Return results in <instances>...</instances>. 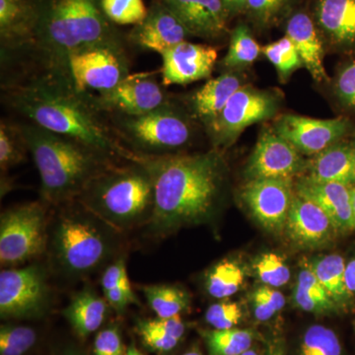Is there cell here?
<instances>
[{"label": "cell", "mask_w": 355, "mask_h": 355, "mask_svg": "<svg viewBox=\"0 0 355 355\" xmlns=\"http://www.w3.org/2000/svg\"><path fill=\"white\" fill-rule=\"evenodd\" d=\"M6 101L27 121L90 147L116 162H139L123 146L92 102V94L79 92L71 77L43 70L21 83L8 86Z\"/></svg>", "instance_id": "obj_1"}, {"label": "cell", "mask_w": 355, "mask_h": 355, "mask_svg": "<svg viewBox=\"0 0 355 355\" xmlns=\"http://www.w3.org/2000/svg\"><path fill=\"white\" fill-rule=\"evenodd\" d=\"M153 178L154 209L148 222L153 236L207 220L216 209L225 179L220 150L141 157Z\"/></svg>", "instance_id": "obj_2"}, {"label": "cell", "mask_w": 355, "mask_h": 355, "mask_svg": "<svg viewBox=\"0 0 355 355\" xmlns=\"http://www.w3.org/2000/svg\"><path fill=\"white\" fill-rule=\"evenodd\" d=\"M36 4L31 42L21 53L33 55L43 70L70 76L71 51L120 36L101 0H36Z\"/></svg>", "instance_id": "obj_3"}, {"label": "cell", "mask_w": 355, "mask_h": 355, "mask_svg": "<svg viewBox=\"0 0 355 355\" xmlns=\"http://www.w3.org/2000/svg\"><path fill=\"white\" fill-rule=\"evenodd\" d=\"M41 179L44 202L60 205L79 197L114 161L90 147L27 123H20Z\"/></svg>", "instance_id": "obj_4"}, {"label": "cell", "mask_w": 355, "mask_h": 355, "mask_svg": "<svg viewBox=\"0 0 355 355\" xmlns=\"http://www.w3.org/2000/svg\"><path fill=\"white\" fill-rule=\"evenodd\" d=\"M76 200L112 229L130 230L150 221L153 178L140 161L114 165L95 177Z\"/></svg>", "instance_id": "obj_5"}, {"label": "cell", "mask_w": 355, "mask_h": 355, "mask_svg": "<svg viewBox=\"0 0 355 355\" xmlns=\"http://www.w3.org/2000/svg\"><path fill=\"white\" fill-rule=\"evenodd\" d=\"M108 116L110 125L118 139L141 157L177 154L193 139L190 116L171 101L144 114Z\"/></svg>", "instance_id": "obj_6"}, {"label": "cell", "mask_w": 355, "mask_h": 355, "mask_svg": "<svg viewBox=\"0 0 355 355\" xmlns=\"http://www.w3.org/2000/svg\"><path fill=\"white\" fill-rule=\"evenodd\" d=\"M99 221L85 209L84 214L65 212L58 218L51 247L58 266L67 275L92 272L113 253V238L106 230L108 225Z\"/></svg>", "instance_id": "obj_7"}, {"label": "cell", "mask_w": 355, "mask_h": 355, "mask_svg": "<svg viewBox=\"0 0 355 355\" xmlns=\"http://www.w3.org/2000/svg\"><path fill=\"white\" fill-rule=\"evenodd\" d=\"M69 69L79 92L101 94L127 78L130 60L120 36L71 51Z\"/></svg>", "instance_id": "obj_8"}, {"label": "cell", "mask_w": 355, "mask_h": 355, "mask_svg": "<svg viewBox=\"0 0 355 355\" xmlns=\"http://www.w3.org/2000/svg\"><path fill=\"white\" fill-rule=\"evenodd\" d=\"M43 203L30 202L4 211L0 218V263L16 266L43 254L48 245Z\"/></svg>", "instance_id": "obj_9"}, {"label": "cell", "mask_w": 355, "mask_h": 355, "mask_svg": "<svg viewBox=\"0 0 355 355\" xmlns=\"http://www.w3.org/2000/svg\"><path fill=\"white\" fill-rule=\"evenodd\" d=\"M279 106L275 92L243 86L205 127L214 148L222 151L233 146L247 128L275 118Z\"/></svg>", "instance_id": "obj_10"}, {"label": "cell", "mask_w": 355, "mask_h": 355, "mask_svg": "<svg viewBox=\"0 0 355 355\" xmlns=\"http://www.w3.org/2000/svg\"><path fill=\"white\" fill-rule=\"evenodd\" d=\"M48 284L43 268L29 266L0 273V315L11 319L41 317L49 304Z\"/></svg>", "instance_id": "obj_11"}, {"label": "cell", "mask_w": 355, "mask_h": 355, "mask_svg": "<svg viewBox=\"0 0 355 355\" xmlns=\"http://www.w3.org/2000/svg\"><path fill=\"white\" fill-rule=\"evenodd\" d=\"M273 130L303 156L317 155L324 149L355 135L349 118L317 120L299 114H287L275 121Z\"/></svg>", "instance_id": "obj_12"}, {"label": "cell", "mask_w": 355, "mask_h": 355, "mask_svg": "<svg viewBox=\"0 0 355 355\" xmlns=\"http://www.w3.org/2000/svg\"><path fill=\"white\" fill-rule=\"evenodd\" d=\"M92 102L106 116H137L164 106L170 99L153 73H130L108 92L92 94Z\"/></svg>", "instance_id": "obj_13"}, {"label": "cell", "mask_w": 355, "mask_h": 355, "mask_svg": "<svg viewBox=\"0 0 355 355\" xmlns=\"http://www.w3.org/2000/svg\"><path fill=\"white\" fill-rule=\"evenodd\" d=\"M294 196L293 180L280 178L248 180L240 193L254 218L272 233L284 231Z\"/></svg>", "instance_id": "obj_14"}, {"label": "cell", "mask_w": 355, "mask_h": 355, "mask_svg": "<svg viewBox=\"0 0 355 355\" xmlns=\"http://www.w3.org/2000/svg\"><path fill=\"white\" fill-rule=\"evenodd\" d=\"M307 160L273 128L261 132L246 167L248 180L263 178L291 179L304 174Z\"/></svg>", "instance_id": "obj_15"}, {"label": "cell", "mask_w": 355, "mask_h": 355, "mask_svg": "<svg viewBox=\"0 0 355 355\" xmlns=\"http://www.w3.org/2000/svg\"><path fill=\"white\" fill-rule=\"evenodd\" d=\"M308 12L326 49L355 57V0H310Z\"/></svg>", "instance_id": "obj_16"}, {"label": "cell", "mask_w": 355, "mask_h": 355, "mask_svg": "<svg viewBox=\"0 0 355 355\" xmlns=\"http://www.w3.org/2000/svg\"><path fill=\"white\" fill-rule=\"evenodd\" d=\"M191 36L176 14L162 0H156L149 7L144 21L133 26L128 40L140 50L155 51L162 55Z\"/></svg>", "instance_id": "obj_17"}, {"label": "cell", "mask_w": 355, "mask_h": 355, "mask_svg": "<svg viewBox=\"0 0 355 355\" xmlns=\"http://www.w3.org/2000/svg\"><path fill=\"white\" fill-rule=\"evenodd\" d=\"M162 85H187L210 77L218 51L209 44L184 41L162 55Z\"/></svg>", "instance_id": "obj_18"}, {"label": "cell", "mask_w": 355, "mask_h": 355, "mask_svg": "<svg viewBox=\"0 0 355 355\" xmlns=\"http://www.w3.org/2000/svg\"><path fill=\"white\" fill-rule=\"evenodd\" d=\"M284 232L295 246L311 250L329 246L340 234L330 216L319 205L296 193Z\"/></svg>", "instance_id": "obj_19"}, {"label": "cell", "mask_w": 355, "mask_h": 355, "mask_svg": "<svg viewBox=\"0 0 355 355\" xmlns=\"http://www.w3.org/2000/svg\"><path fill=\"white\" fill-rule=\"evenodd\" d=\"M352 187L340 183H318L300 177L294 183L296 195L316 203L330 216L340 234L355 230Z\"/></svg>", "instance_id": "obj_20"}, {"label": "cell", "mask_w": 355, "mask_h": 355, "mask_svg": "<svg viewBox=\"0 0 355 355\" xmlns=\"http://www.w3.org/2000/svg\"><path fill=\"white\" fill-rule=\"evenodd\" d=\"M191 36L217 40L228 32L230 16L221 0H162Z\"/></svg>", "instance_id": "obj_21"}, {"label": "cell", "mask_w": 355, "mask_h": 355, "mask_svg": "<svg viewBox=\"0 0 355 355\" xmlns=\"http://www.w3.org/2000/svg\"><path fill=\"white\" fill-rule=\"evenodd\" d=\"M286 35L295 46L303 65L317 83L330 81L324 65L323 39L308 10L296 9L286 21Z\"/></svg>", "instance_id": "obj_22"}, {"label": "cell", "mask_w": 355, "mask_h": 355, "mask_svg": "<svg viewBox=\"0 0 355 355\" xmlns=\"http://www.w3.org/2000/svg\"><path fill=\"white\" fill-rule=\"evenodd\" d=\"M36 13V0H0L2 60L22 53L29 46Z\"/></svg>", "instance_id": "obj_23"}, {"label": "cell", "mask_w": 355, "mask_h": 355, "mask_svg": "<svg viewBox=\"0 0 355 355\" xmlns=\"http://www.w3.org/2000/svg\"><path fill=\"white\" fill-rule=\"evenodd\" d=\"M304 177L318 183L355 184V160L352 139L340 140L308 159Z\"/></svg>", "instance_id": "obj_24"}, {"label": "cell", "mask_w": 355, "mask_h": 355, "mask_svg": "<svg viewBox=\"0 0 355 355\" xmlns=\"http://www.w3.org/2000/svg\"><path fill=\"white\" fill-rule=\"evenodd\" d=\"M244 78L238 71H225L209 79L191 97V118L205 127L214 120L233 95L243 87Z\"/></svg>", "instance_id": "obj_25"}, {"label": "cell", "mask_w": 355, "mask_h": 355, "mask_svg": "<svg viewBox=\"0 0 355 355\" xmlns=\"http://www.w3.org/2000/svg\"><path fill=\"white\" fill-rule=\"evenodd\" d=\"M108 306V302L94 291L86 289L72 298L64 315L76 335L84 340L102 326Z\"/></svg>", "instance_id": "obj_26"}, {"label": "cell", "mask_w": 355, "mask_h": 355, "mask_svg": "<svg viewBox=\"0 0 355 355\" xmlns=\"http://www.w3.org/2000/svg\"><path fill=\"white\" fill-rule=\"evenodd\" d=\"M308 263L340 310L345 312L352 309L354 307V295L350 293L345 284L347 263L345 259L340 254H327L317 257Z\"/></svg>", "instance_id": "obj_27"}, {"label": "cell", "mask_w": 355, "mask_h": 355, "mask_svg": "<svg viewBox=\"0 0 355 355\" xmlns=\"http://www.w3.org/2000/svg\"><path fill=\"white\" fill-rule=\"evenodd\" d=\"M293 302L301 310L314 314L330 315L340 312L308 263H305L299 272L297 284L293 291Z\"/></svg>", "instance_id": "obj_28"}, {"label": "cell", "mask_w": 355, "mask_h": 355, "mask_svg": "<svg viewBox=\"0 0 355 355\" xmlns=\"http://www.w3.org/2000/svg\"><path fill=\"white\" fill-rule=\"evenodd\" d=\"M137 330L146 347L158 354H167L177 347L186 328L180 316L157 317V319L139 321Z\"/></svg>", "instance_id": "obj_29"}, {"label": "cell", "mask_w": 355, "mask_h": 355, "mask_svg": "<svg viewBox=\"0 0 355 355\" xmlns=\"http://www.w3.org/2000/svg\"><path fill=\"white\" fill-rule=\"evenodd\" d=\"M261 49L249 26L239 24L231 32L230 43L221 65L226 71H238L253 64L260 58Z\"/></svg>", "instance_id": "obj_30"}, {"label": "cell", "mask_w": 355, "mask_h": 355, "mask_svg": "<svg viewBox=\"0 0 355 355\" xmlns=\"http://www.w3.org/2000/svg\"><path fill=\"white\" fill-rule=\"evenodd\" d=\"M301 0H249L248 20L261 31L277 27L297 9Z\"/></svg>", "instance_id": "obj_31"}, {"label": "cell", "mask_w": 355, "mask_h": 355, "mask_svg": "<svg viewBox=\"0 0 355 355\" xmlns=\"http://www.w3.org/2000/svg\"><path fill=\"white\" fill-rule=\"evenodd\" d=\"M142 291L147 302L158 318L180 316L190 305L188 294L176 286L164 284L147 286Z\"/></svg>", "instance_id": "obj_32"}, {"label": "cell", "mask_w": 355, "mask_h": 355, "mask_svg": "<svg viewBox=\"0 0 355 355\" xmlns=\"http://www.w3.org/2000/svg\"><path fill=\"white\" fill-rule=\"evenodd\" d=\"M29 153L20 123L1 120L0 123V168L1 172L24 162Z\"/></svg>", "instance_id": "obj_33"}, {"label": "cell", "mask_w": 355, "mask_h": 355, "mask_svg": "<svg viewBox=\"0 0 355 355\" xmlns=\"http://www.w3.org/2000/svg\"><path fill=\"white\" fill-rule=\"evenodd\" d=\"M244 279V272L236 261H222L207 275V292L216 299L229 298L241 288Z\"/></svg>", "instance_id": "obj_34"}, {"label": "cell", "mask_w": 355, "mask_h": 355, "mask_svg": "<svg viewBox=\"0 0 355 355\" xmlns=\"http://www.w3.org/2000/svg\"><path fill=\"white\" fill-rule=\"evenodd\" d=\"M209 355H240L251 349L253 331L241 329L207 331L203 333Z\"/></svg>", "instance_id": "obj_35"}, {"label": "cell", "mask_w": 355, "mask_h": 355, "mask_svg": "<svg viewBox=\"0 0 355 355\" xmlns=\"http://www.w3.org/2000/svg\"><path fill=\"white\" fill-rule=\"evenodd\" d=\"M261 53L275 67L282 83H286L296 70L304 67L295 46L286 35L263 46Z\"/></svg>", "instance_id": "obj_36"}, {"label": "cell", "mask_w": 355, "mask_h": 355, "mask_svg": "<svg viewBox=\"0 0 355 355\" xmlns=\"http://www.w3.org/2000/svg\"><path fill=\"white\" fill-rule=\"evenodd\" d=\"M342 352L340 340L331 329L315 324L303 336L300 355H342Z\"/></svg>", "instance_id": "obj_37"}, {"label": "cell", "mask_w": 355, "mask_h": 355, "mask_svg": "<svg viewBox=\"0 0 355 355\" xmlns=\"http://www.w3.org/2000/svg\"><path fill=\"white\" fill-rule=\"evenodd\" d=\"M38 340V334L27 326L2 324L0 328V355H25Z\"/></svg>", "instance_id": "obj_38"}, {"label": "cell", "mask_w": 355, "mask_h": 355, "mask_svg": "<svg viewBox=\"0 0 355 355\" xmlns=\"http://www.w3.org/2000/svg\"><path fill=\"white\" fill-rule=\"evenodd\" d=\"M101 4L105 15L114 24H139L148 12L144 0H101Z\"/></svg>", "instance_id": "obj_39"}, {"label": "cell", "mask_w": 355, "mask_h": 355, "mask_svg": "<svg viewBox=\"0 0 355 355\" xmlns=\"http://www.w3.org/2000/svg\"><path fill=\"white\" fill-rule=\"evenodd\" d=\"M331 89L343 111L355 114V57L340 65L331 83Z\"/></svg>", "instance_id": "obj_40"}, {"label": "cell", "mask_w": 355, "mask_h": 355, "mask_svg": "<svg viewBox=\"0 0 355 355\" xmlns=\"http://www.w3.org/2000/svg\"><path fill=\"white\" fill-rule=\"evenodd\" d=\"M259 279L265 286L279 288L291 279V270L282 256L275 253L261 254L254 265Z\"/></svg>", "instance_id": "obj_41"}, {"label": "cell", "mask_w": 355, "mask_h": 355, "mask_svg": "<svg viewBox=\"0 0 355 355\" xmlns=\"http://www.w3.org/2000/svg\"><path fill=\"white\" fill-rule=\"evenodd\" d=\"M254 317L261 322L268 321L284 309L286 297L273 287H259L252 295Z\"/></svg>", "instance_id": "obj_42"}, {"label": "cell", "mask_w": 355, "mask_h": 355, "mask_svg": "<svg viewBox=\"0 0 355 355\" xmlns=\"http://www.w3.org/2000/svg\"><path fill=\"white\" fill-rule=\"evenodd\" d=\"M243 313L238 303L224 300L209 306L205 320L216 330L235 328L241 321Z\"/></svg>", "instance_id": "obj_43"}, {"label": "cell", "mask_w": 355, "mask_h": 355, "mask_svg": "<svg viewBox=\"0 0 355 355\" xmlns=\"http://www.w3.org/2000/svg\"><path fill=\"white\" fill-rule=\"evenodd\" d=\"M94 355H125L123 340L118 327H109L96 336Z\"/></svg>", "instance_id": "obj_44"}, {"label": "cell", "mask_w": 355, "mask_h": 355, "mask_svg": "<svg viewBox=\"0 0 355 355\" xmlns=\"http://www.w3.org/2000/svg\"><path fill=\"white\" fill-rule=\"evenodd\" d=\"M104 296L109 306L121 313L127 309L128 305L137 303L128 277L123 279L118 286L104 292Z\"/></svg>", "instance_id": "obj_45"}, {"label": "cell", "mask_w": 355, "mask_h": 355, "mask_svg": "<svg viewBox=\"0 0 355 355\" xmlns=\"http://www.w3.org/2000/svg\"><path fill=\"white\" fill-rule=\"evenodd\" d=\"M127 277H128L125 261L123 258L119 259L118 261L110 265L103 273L101 280L103 292L111 291Z\"/></svg>", "instance_id": "obj_46"}, {"label": "cell", "mask_w": 355, "mask_h": 355, "mask_svg": "<svg viewBox=\"0 0 355 355\" xmlns=\"http://www.w3.org/2000/svg\"><path fill=\"white\" fill-rule=\"evenodd\" d=\"M230 17L246 13L249 0H221Z\"/></svg>", "instance_id": "obj_47"}, {"label": "cell", "mask_w": 355, "mask_h": 355, "mask_svg": "<svg viewBox=\"0 0 355 355\" xmlns=\"http://www.w3.org/2000/svg\"><path fill=\"white\" fill-rule=\"evenodd\" d=\"M345 284L350 293L355 294V259L349 261L345 266Z\"/></svg>", "instance_id": "obj_48"}, {"label": "cell", "mask_w": 355, "mask_h": 355, "mask_svg": "<svg viewBox=\"0 0 355 355\" xmlns=\"http://www.w3.org/2000/svg\"><path fill=\"white\" fill-rule=\"evenodd\" d=\"M60 355H83L79 350L74 349V347H67L65 349L62 354Z\"/></svg>", "instance_id": "obj_49"}, {"label": "cell", "mask_w": 355, "mask_h": 355, "mask_svg": "<svg viewBox=\"0 0 355 355\" xmlns=\"http://www.w3.org/2000/svg\"><path fill=\"white\" fill-rule=\"evenodd\" d=\"M125 355H144L141 354V352H139V349H137V347H135V345H130V347H128L127 352H125Z\"/></svg>", "instance_id": "obj_50"}, {"label": "cell", "mask_w": 355, "mask_h": 355, "mask_svg": "<svg viewBox=\"0 0 355 355\" xmlns=\"http://www.w3.org/2000/svg\"><path fill=\"white\" fill-rule=\"evenodd\" d=\"M266 355H286L284 354V350L282 347H272L268 354Z\"/></svg>", "instance_id": "obj_51"}, {"label": "cell", "mask_w": 355, "mask_h": 355, "mask_svg": "<svg viewBox=\"0 0 355 355\" xmlns=\"http://www.w3.org/2000/svg\"><path fill=\"white\" fill-rule=\"evenodd\" d=\"M352 209H354V219L355 228V184L352 187Z\"/></svg>", "instance_id": "obj_52"}, {"label": "cell", "mask_w": 355, "mask_h": 355, "mask_svg": "<svg viewBox=\"0 0 355 355\" xmlns=\"http://www.w3.org/2000/svg\"><path fill=\"white\" fill-rule=\"evenodd\" d=\"M183 355H202V354H200V350H198V349H191L190 352H186V354H184Z\"/></svg>", "instance_id": "obj_53"}, {"label": "cell", "mask_w": 355, "mask_h": 355, "mask_svg": "<svg viewBox=\"0 0 355 355\" xmlns=\"http://www.w3.org/2000/svg\"><path fill=\"white\" fill-rule=\"evenodd\" d=\"M240 355H259V354H257V352H254V350L250 349L246 350V352H243V354H240Z\"/></svg>", "instance_id": "obj_54"}, {"label": "cell", "mask_w": 355, "mask_h": 355, "mask_svg": "<svg viewBox=\"0 0 355 355\" xmlns=\"http://www.w3.org/2000/svg\"><path fill=\"white\" fill-rule=\"evenodd\" d=\"M352 144H354V160H355V135H354V139H352Z\"/></svg>", "instance_id": "obj_55"}]
</instances>
